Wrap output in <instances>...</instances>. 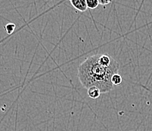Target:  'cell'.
Segmentation results:
<instances>
[{"label":"cell","instance_id":"cell-7","mask_svg":"<svg viewBox=\"0 0 152 131\" xmlns=\"http://www.w3.org/2000/svg\"><path fill=\"white\" fill-rule=\"evenodd\" d=\"M112 1H113V0H99V5H106L110 4Z\"/></svg>","mask_w":152,"mask_h":131},{"label":"cell","instance_id":"cell-6","mask_svg":"<svg viewBox=\"0 0 152 131\" xmlns=\"http://www.w3.org/2000/svg\"><path fill=\"white\" fill-rule=\"evenodd\" d=\"M15 25L13 24V23H9V24L6 25V27H5V30H6L7 33L9 34H12L14 32V30H15Z\"/></svg>","mask_w":152,"mask_h":131},{"label":"cell","instance_id":"cell-4","mask_svg":"<svg viewBox=\"0 0 152 131\" xmlns=\"http://www.w3.org/2000/svg\"><path fill=\"white\" fill-rule=\"evenodd\" d=\"M122 77L119 75L118 73L117 74H114L111 78V83L113 84L114 86H117V85H120L122 83Z\"/></svg>","mask_w":152,"mask_h":131},{"label":"cell","instance_id":"cell-2","mask_svg":"<svg viewBox=\"0 0 152 131\" xmlns=\"http://www.w3.org/2000/svg\"><path fill=\"white\" fill-rule=\"evenodd\" d=\"M70 3L79 12H84L88 9L86 0H70Z\"/></svg>","mask_w":152,"mask_h":131},{"label":"cell","instance_id":"cell-1","mask_svg":"<svg viewBox=\"0 0 152 131\" xmlns=\"http://www.w3.org/2000/svg\"><path fill=\"white\" fill-rule=\"evenodd\" d=\"M119 63L106 67L99 61L98 54L92 55L86 59L78 67V78L83 88L96 87L100 90L101 93L110 91L114 85L111 78L118 72Z\"/></svg>","mask_w":152,"mask_h":131},{"label":"cell","instance_id":"cell-5","mask_svg":"<svg viewBox=\"0 0 152 131\" xmlns=\"http://www.w3.org/2000/svg\"><path fill=\"white\" fill-rule=\"evenodd\" d=\"M87 8L90 9H95L99 6V0H86Z\"/></svg>","mask_w":152,"mask_h":131},{"label":"cell","instance_id":"cell-3","mask_svg":"<svg viewBox=\"0 0 152 131\" xmlns=\"http://www.w3.org/2000/svg\"><path fill=\"white\" fill-rule=\"evenodd\" d=\"M88 96L91 98V99H98L101 95L100 90L96 87H91V88H88Z\"/></svg>","mask_w":152,"mask_h":131}]
</instances>
